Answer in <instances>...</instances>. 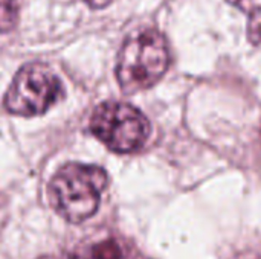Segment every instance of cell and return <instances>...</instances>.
Listing matches in <instances>:
<instances>
[{
    "instance_id": "obj_9",
    "label": "cell",
    "mask_w": 261,
    "mask_h": 259,
    "mask_svg": "<svg viewBox=\"0 0 261 259\" xmlns=\"http://www.w3.org/2000/svg\"><path fill=\"white\" fill-rule=\"evenodd\" d=\"M226 2L234 5V6H237L239 9H242L245 12H248L254 6V0H226Z\"/></svg>"
},
{
    "instance_id": "obj_1",
    "label": "cell",
    "mask_w": 261,
    "mask_h": 259,
    "mask_svg": "<svg viewBox=\"0 0 261 259\" xmlns=\"http://www.w3.org/2000/svg\"><path fill=\"white\" fill-rule=\"evenodd\" d=\"M107 183V172L101 166L70 162L50 179L47 198L63 220L80 224L96 214Z\"/></svg>"
},
{
    "instance_id": "obj_5",
    "label": "cell",
    "mask_w": 261,
    "mask_h": 259,
    "mask_svg": "<svg viewBox=\"0 0 261 259\" xmlns=\"http://www.w3.org/2000/svg\"><path fill=\"white\" fill-rule=\"evenodd\" d=\"M69 259H122V253L115 241H102Z\"/></svg>"
},
{
    "instance_id": "obj_7",
    "label": "cell",
    "mask_w": 261,
    "mask_h": 259,
    "mask_svg": "<svg viewBox=\"0 0 261 259\" xmlns=\"http://www.w3.org/2000/svg\"><path fill=\"white\" fill-rule=\"evenodd\" d=\"M248 40L251 44H261V6L254 5L248 11Z\"/></svg>"
},
{
    "instance_id": "obj_6",
    "label": "cell",
    "mask_w": 261,
    "mask_h": 259,
    "mask_svg": "<svg viewBox=\"0 0 261 259\" xmlns=\"http://www.w3.org/2000/svg\"><path fill=\"white\" fill-rule=\"evenodd\" d=\"M18 17L17 0H0V32L11 31Z\"/></svg>"
},
{
    "instance_id": "obj_2",
    "label": "cell",
    "mask_w": 261,
    "mask_h": 259,
    "mask_svg": "<svg viewBox=\"0 0 261 259\" xmlns=\"http://www.w3.org/2000/svg\"><path fill=\"white\" fill-rule=\"evenodd\" d=\"M171 55L167 38L158 29L130 34L116 61V79L125 95H135L156 85L170 67Z\"/></svg>"
},
{
    "instance_id": "obj_10",
    "label": "cell",
    "mask_w": 261,
    "mask_h": 259,
    "mask_svg": "<svg viewBox=\"0 0 261 259\" xmlns=\"http://www.w3.org/2000/svg\"><path fill=\"white\" fill-rule=\"evenodd\" d=\"M89 6H92V8H104V6H107L109 3H112L113 0H84Z\"/></svg>"
},
{
    "instance_id": "obj_3",
    "label": "cell",
    "mask_w": 261,
    "mask_h": 259,
    "mask_svg": "<svg viewBox=\"0 0 261 259\" xmlns=\"http://www.w3.org/2000/svg\"><path fill=\"white\" fill-rule=\"evenodd\" d=\"M90 131L110 151L128 154L139 151L147 143L151 125L147 116L135 105L107 101L92 113Z\"/></svg>"
},
{
    "instance_id": "obj_8",
    "label": "cell",
    "mask_w": 261,
    "mask_h": 259,
    "mask_svg": "<svg viewBox=\"0 0 261 259\" xmlns=\"http://www.w3.org/2000/svg\"><path fill=\"white\" fill-rule=\"evenodd\" d=\"M6 220H8V203L6 198L0 194V232L6 224Z\"/></svg>"
},
{
    "instance_id": "obj_4",
    "label": "cell",
    "mask_w": 261,
    "mask_h": 259,
    "mask_svg": "<svg viewBox=\"0 0 261 259\" xmlns=\"http://www.w3.org/2000/svg\"><path fill=\"white\" fill-rule=\"evenodd\" d=\"M64 96L58 75L43 63H29L14 76L5 99V108L15 116L32 118L46 113Z\"/></svg>"
}]
</instances>
